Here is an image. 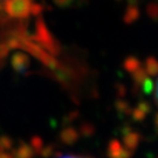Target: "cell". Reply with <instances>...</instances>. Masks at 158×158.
<instances>
[{
    "label": "cell",
    "instance_id": "6da1fadb",
    "mask_svg": "<svg viewBox=\"0 0 158 158\" xmlns=\"http://www.w3.org/2000/svg\"><path fill=\"white\" fill-rule=\"evenodd\" d=\"M32 10L29 0H7L6 11L11 17H26Z\"/></svg>",
    "mask_w": 158,
    "mask_h": 158
},
{
    "label": "cell",
    "instance_id": "7a4b0ae2",
    "mask_svg": "<svg viewBox=\"0 0 158 158\" xmlns=\"http://www.w3.org/2000/svg\"><path fill=\"white\" fill-rule=\"evenodd\" d=\"M61 158H89V157H83V156H73V155H69V156H63Z\"/></svg>",
    "mask_w": 158,
    "mask_h": 158
}]
</instances>
